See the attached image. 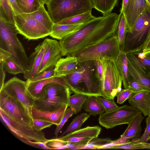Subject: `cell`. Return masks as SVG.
<instances>
[{"label": "cell", "mask_w": 150, "mask_h": 150, "mask_svg": "<svg viewBox=\"0 0 150 150\" xmlns=\"http://www.w3.org/2000/svg\"><path fill=\"white\" fill-rule=\"evenodd\" d=\"M119 15L115 13L96 18L73 34L59 42L62 56L71 55L79 49L100 42L114 35Z\"/></svg>", "instance_id": "obj_1"}, {"label": "cell", "mask_w": 150, "mask_h": 150, "mask_svg": "<svg viewBox=\"0 0 150 150\" xmlns=\"http://www.w3.org/2000/svg\"><path fill=\"white\" fill-rule=\"evenodd\" d=\"M64 78L67 86L74 93L103 97L102 82L98 77L95 60L79 62L76 71Z\"/></svg>", "instance_id": "obj_2"}, {"label": "cell", "mask_w": 150, "mask_h": 150, "mask_svg": "<svg viewBox=\"0 0 150 150\" xmlns=\"http://www.w3.org/2000/svg\"><path fill=\"white\" fill-rule=\"evenodd\" d=\"M18 33L19 32L15 25L6 24L0 20V49L10 53V57L25 73L28 69L29 58L17 38Z\"/></svg>", "instance_id": "obj_3"}, {"label": "cell", "mask_w": 150, "mask_h": 150, "mask_svg": "<svg viewBox=\"0 0 150 150\" xmlns=\"http://www.w3.org/2000/svg\"><path fill=\"white\" fill-rule=\"evenodd\" d=\"M71 91L65 84L54 82L48 83L43 87L41 97L33 101V107L47 111L55 110L63 105H68Z\"/></svg>", "instance_id": "obj_4"}, {"label": "cell", "mask_w": 150, "mask_h": 150, "mask_svg": "<svg viewBox=\"0 0 150 150\" xmlns=\"http://www.w3.org/2000/svg\"><path fill=\"white\" fill-rule=\"evenodd\" d=\"M46 5L47 12L54 23L91 11L93 8L91 0H49Z\"/></svg>", "instance_id": "obj_5"}, {"label": "cell", "mask_w": 150, "mask_h": 150, "mask_svg": "<svg viewBox=\"0 0 150 150\" xmlns=\"http://www.w3.org/2000/svg\"><path fill=\"white\" fill-rule=\"evenodd\" d=\"M120 51L118 38L114 34L98 43L82 48L71 55L76 57L79 62L96 60L105 56L116 60Z\"/></svg>", "instance_id": "obj_6"}, {"label": "cell", "mask_w": 150, "mask_h": 150, "mask_svg": "<svg viewBox=\"0 0 150 150\" xmlns=\"http://www.w3.org/2000/svg\"><path fill=\"white\" fill-rule=\"evenodd\" d=\"M150 29V7L146 8L127 32L124 51L127 54L140 52Z\"/></svg>", "instance_id": "obj_7"}, {"label": "cell", "mask_w": 150, "mask_h": 150, "mask_svg": "<svg viewBox=\"0 0 150 150\" xmlns=\"http://www.w3.org/2000/svg\"><path fill=\"white\" fill-rule=\"evenodd\" d=\"M101 59L103 67L102 81L103 97L113 99L122 89V78L115 59L106 56Z\"/></svg>", "instance_id": "obj_8"}, {"label": "cell", "mask_w": 150, "mask_h": 150, "mask_svg": "<svg viewBox=\"0 0 150 150\" xmlns=\"http://www.w3.org/2000/svg\"><path fill=\"white\" fill-rule=\"evenodd\" d=\"M15 26L19 33L28 40H35L45 37L51 32L35 19L30 13L15 15Z\"/></svg>", "instance_id": "obj_9"}, {"label": "cell", "mask_w": 150, "mask_h": 150, "mask_svg": "<svg viewBox=\"0 0 150 150\" xmlns=\"http://www.w3.org/2000/svg\"><path fill=\"white\" fill-rule=\"evenodd\" d=\"M1 118L8 127L20 140L28 145L30 141L45 142L46 139L43 132L38 131L32 126L16 121L0 110Z\"/></svg>", "instance_id": "obj_10"}, {"label": "cell", "mask_w": 150, "mask_h": 150, "mask_svg": "<svg viewBox=\"0 0 150 150\" xmlns=\"http://www.w3.org/2000/svg\"><path fill=\"white\" fill-rule=\"evenodd\" d=\"M0 110L13 120L32 126V117L24 106L2 90H0Z\"/></svg>", "instance_id": "obj_11"}, {"label": "cell", "mask_w": 150, "mask_h": 150, "mask_svg": "<svg viewBox=\"0 0 150 150\" xmlns=\"http://www.w3.org/2000/svg\"><path fill=\"white\" fill-rule=\"evenodd\" d=\"M142 113L139 109L125 105L113 111L104 112L100 115V124L107 129L112 128L120 125L128 124L137 115Z\"/></svg>", "instance_id": "obj_12"}, {"label": "cell", "mask_w": 150, "mask_h": 150, "mask_svg": "<svg viewBox=\"0 0 150 150\" xmlns=\"http://www.w3.org/2000/svg\"><path fill=\"white\" fill-rule=\"evenodd\" d=\"M101 130V128L98 126H88L70 132L58 138L68 143L66 149H83L92 140L98 137Z\"/></svg>", "instance_id": "obj_13"}, {"label": "cell", "mask_w": 150, "mask_h": 150, "mask_svg": "<svg viewBox=\"0 0 150 150\" xmlns=\"http://www.w3.org/2000/svg\"><path fill=\"white\" fill-rule=\"evenodd\" d=\"M1 90L18 100L31 115L33 100L27 93L26 81L13 77L5 83Z\"/></svg>", "instance_id": "obj_14"}, {"label": "cell", "mask_w": 150, "mask_h": 150, "mask_svg": "<svg viewBox=\"0 0 150 150\" xmlns=\"http://www.w3.org/2000/svg\"><path fill=\"white\" fill-rule=\"evenodd\" d=\"M47 39V43L38 74L50 68H54L62 54L59 42L55 40Z\"/></svg>", "instance_id": "obj_15"}, {"label": "cell", "mask_w": 150, "mask_h": 150, "mask_svg": "<svg viewBox=\"0 0 150 150\" xmlns=\"http://www.w3.org/2000/svg\"><path fill=\"white\" fill-rule=\"evenodd\" d=\"M47 43L46 38L35 48L34 51L30 55L28 58V69L24 74L25 79L31 81L38 74Z\"/></svg>", "instance_id": "obj_16"}, {"label": "cell", "mask_w": 150, "mask_h": 150, "mask_svg": "<svg viewBox=\"0 0 150 150\" xmlns=\"http://www.w3.org/2000/svg\"><path fill=\"white\" fill-rule=\"evenodd\" d=\"M149 6L147 0H129L125 9L122 11L126 21L127 32L130 30L138 18Z\"/></svg>", "instance_id": "obj_17"}, {"label": "cell", "mask_w": 150, "mask_h": 150, "mask_svg": "<svg viewBox=\"0 0 150 150\" xmlns=\"http://www.w3.org/2000/svg\"><path fill=\"white\" fill-rule=\"evenodd\" d=\"M26 82L27 93L33 101L41 97L43 87L48 83L53 82H58L65 84L67 86L64 76H55L48 79L35 81L27 80Z\"/></svg>", "instance_id": "obj_18"}, {"label": "cell", "mask_w": 150, "mask_h": 150, "mask_svg": "<svg viewBox=\"0 0 150 150\" xmlns=\"http://www.w3.org/2000/svg\"><path fill=\"white\" fill-rule=\"evenodd\" d=\"M68 106L63 105L53 111H42L32 107L31 115L32 118L52 123L57 126L59 125Z\"/></svg>", "instance_id": "obj_19"}, {"label": "cell", "mask_w": 150, "mask_h": 150, "mask_svg": "<svg viewBox=\"0 0 150 150\" xmlns=\"http://www.w3.org/2000/svg\"><path fill=\"white\" fill-rule=\"evenodd\" d=\"M79 62L73 55L61 58L54 67L56 76H65L75 72L77 69Z\"/></svg>", "instance_id": "obj_20"}, {"label": "cell", "mask_w": 150, "mask_h": 150, "mask_svg": "<svg viewBox=\"0 0 150 150\" xmlns=\"http://www.w3.org/2000/svg\"><path fill=\"white\" fill-rule=\"evenodd\" d=\"M131 106L140 110L144 116L150 110V92L143 91L134 93L128 100Z\"/></svg>", "instance_id": "obj_21"}, {"label": "cell", "mask_w": 150, "mask_h": 150, "mask_svg": "<svg viewBox=\"0 0 150 150\" xmlns=\"http://www.w3.org/2000/svg\"><path fill=\"white\" fill-rule=\"evenodd\" d=\"M144 119L142 113L136 115L128 124L127 127L120 137L126 143L129 141L131 139H139L142 130L141 123Z\"/></svg>", "instance_id": "obj_22"}, {"label": "cell", "mask_w": 150, "mask_h": 150, "mask_svg": "<svg viewBox=\"0 0 150 150\" xmlns=\"http://www.w3.org/2000/svg\"><path fill=\"white\" fill-rule=\"evenodd\" d=\"M85 24L60 25L55 23L50 35L53 38L59 40L73 34Z\"/></svg>", "instance_id": "obj_23"}, {"label": "cell", "mask_w": 150, "mask_h": 150, "mask_svg": "<svg viewBox=\"0 0 150 150\" xmlns=\"http://www.w3.org/2000/svg\"><path fill=\"white\" fill-rule=\"evenodd\" d=\"M128 61L138 71L148 76L150 73V59L145 57L143 59L138 57L134 53L127 54Z\"/></svg>", "instance_id": "obj_24"}, {"label": "cell", "mask_w": 150, "mask_h": 150, "mask_svg": "<svg viewBox=\"0 0 150 150\" xmlns=\"http://www.w3.org/2000/svg\"><path fill=\"white\" fill-rule=\"evenodd\" d=\"M115 62L122 78L124 88H127L129 86L128 63L127 53L124 51H120Z\"/></svg>", "instance_id": "obj_25"}, {"label": "cell", "mask_w": 150, "mask_h": 150, "mask_svg": "<svg viewBox=\"0 0 150 150\" xmlns=\"http://www.w3.org/2000/svg\"><path fill=\"white\" fill-rule=\"evenodd\" d=\"M83 108L90 115L94 116L100 115L105 111L104 108L98 100L97 97L95 96H87Z\"/></svg>", "instance_id": "obj_26"}, {"label": "cell", "mask_w": 150, "mask_h": 150, "mask_svg": "<svg viewBox=\"0 0 150 150\" xmlns=\"http://www.w3.org/2000/svg\"><path fill=\"white\" fill-rule=\"evenodd\" d=\"M127 27L123 12L120 11L115 34L117 37L120 51H124Z\"/></svg>", "instance_id": "obj_27"}, {"label": "cell", "mask_w": 150, "mask_h": 150, "mask_svg": "<svg viewBox=\"0 0 150 150\" xmlns=\"http://www.w3.org/2000/svg\"><path fill=\"white\" fill-rule=\"evenodd\" d=\"M30 13L35 19L51 32L54 23L46 11L44 5H41L37 10Z\"/></svg>", "instance_id": "obj_28"}, {"label": "cell", "mask_w": 150, "mask_h": 150, "mask_svg": "<svg viewBox=\"0 0 150 150\" xmlns=\"http://www.w3.org/2000/svg\"><path fill=\"white\" fill-rule=\"evenodd\" d=\"M93 8L101 12L103 16L111 13L118 0H91Z\"/></svg>", "instance_id": "obj_29"}, {"label": "cell", "mask_w": 150, "mask_h": 150, "mask_svg": "<svg viewBox=\"0 0 150 150\" xmlns=\"http://www.w3.org/2000/svg\"><path fill=\"white\" fill-rule=\"evenodd\" d=\"M128 74L129 78L138 81L146 89L150 92V77L142 74L137 70L128 61Z\"/></svg>", "instance_id": "obj_30"}, {"label": "cell", "mask_w": 150, "mask_h": 150, "mask_svg": "<svg viewBox=\"0 0 150 150\" xmlns=\"http://www.w3.org/2000/svg\"><path fill=\"white\" fill-rule=\"evenodd\" d=\"M91 11L64 19L58 23L60 25L76 24L86 23L96 17L91 13Z\"/></svg>", "instance_id": "obj_31"}, {"label": "cell", "mask_w": 150, "mask_h": 150, "mask_svg": "<svg viewBox=\"0 0 150 150\" xmlns=\"http://www.w3.org/2000/svg\"><path fill=\"white\" fill-rule=\"evenodd\" d=\"M87 96L77 93L70 96L68 105L74 111L75 114L81 111Z\"/></svg>", "instance_id": "obj_32"}, {"label": "cell", "mask_w": 150, "mask_h": 150, "mask_svg": "<svg viewBox=\"0 0 150 150\" xmlns=\"http://www.w3.org/2000/svg\"><path fill=\"white\" fill-rule=\"evenodd\" d=\"M90 115L87 113H82L77 115L72 120L65 131L61 137L67 133L80 129L82 125L90 117Z\"/></svg>", "instance_id": "obj_33"}, {"label": "cell", "mask_w": 150, "mask_h": 150, "mask_svg": "<svg viewBox=\"0 0 150 150\" xmlns=\"http://www.w3.org/2000/svg\"><path fill=\"white\" fill-rule=\"evenodd\" d=\"M20 8L25 13H30L37 10L41 6L38 0H16Z\"/></svg>", "instance_id": "obj_34"}, {"label": "cell", "mask_w": 150, "mask_h": 150, "mask_svg": "<svg viewBox=\"0 0 150 150\" xmlns=\"http://www.w3.org/2000/svg\"><path fill=\"white\" fill-rule=\"evenodd\" d=\"M4 68L6 71L13 75L25 73L23 69L10 57L5 62Z\"/></svg>", "instance_id": "obj_35"}, {"label": "cell", "mask_w": 150, "mask_h": 150, "mask_svg": "<svg viewBox=\"0 0 150 150\" xmlns=\"http://www.w3.org/2000/svg\"><path fill=\"white\" fill-rule=\"evenodd\" d=\"M11 57V54L3 50L0 49V89L3 86L5 83V76L4 64L6 60Z\"/></svg>", "instance_id": "obj_36"}, {"label": "cell", "mask_w": 150, "mask_h": 150, "mask_svg": "<svg viewBox=\"0 0 150 150\" xmlns=\"http://www.w3.org/2000/svg\"><path fill=\"white\" fill-rule=\"evenodd\" d=\"M97 99L104 109L106 112L113 111L120 107L116 104L114 99H108L102 96H97Z\"/></svg>", "instance_id": "obj_37"}, {"label": "cell", "mask_w": 150, "mask_h": 150, "mask_svg": "<svg viewBox=\"0 0 150 150\" xmlns=\"http://www.w3.org/2000/svg\"><path fill=\"white\" fill-rule=\"evenodd\" d=\"M110 138H95L92 140L83 149H99L104 145L109 144L113 141Z\"/></svg>", "instance_id": "obj_38"}, {"label": "cell", "mask_w": 150, "mask_h": 150, "mask_svg": "<svg viewBox=\"0 0 150 150\" xmlns=\"http://www.w3.org/2000/svg\"><path fill=\"white\" fill-rule=\"evenodd\" d=\"M74 113H75L74 111L70 107L67 108L60 123L59 125L57 126V127L55 130L54 133L56 137H57L59 133L66 122Z\"/></svg>", "instance_id": "obj_39"}, {"label": "cell", "mask_w": 150, "mask_h": 150, "mask_svg": "<svg viewBox=\"0 0 150 150\" xmlns=\"http://www.w3.org/2000/svg\"><path fill=\"white\" fill-rule=\"evenodd\" d=\"M45 142L48 146L52 149H61L63 147L66 146L68 143L58 138L47 139Z\"/></svg>", "instance_id": "obj_40"}, {"label": "cell", "mask_w": 150, "mask_h": 150, "mask_svg": "<svg viewBox=\"0 0 150 150\" xmlns=\"http://www.w3.org/2000/svg\"><path fill=\"white\" fill-rule=\"evenodd\" d=\"M133 93V91L129 88L122 89L117 96V103L120 104H122L129 99Z\"/></svg>", "instance_id": "obj_41"}, {"label": "cell", "mask_w": 150, "mask_h": 150, "mask_svg": "<svg viewBox=\"0 0 150 150\" xmlns=\"http://www.w3.org/2000/svg\"><path fill=\"white\" fill-rule=\"evenodd\" d=\"M54 68H50L38 74L31 81H35L48 79L56 76Z\"/></svg>", "instance_id": "obj_42"}, {"label": "cell", "mask_w": 150, "mask_h": 150, "mask_svg": "<svg viewBox=\"0 0 150 150\" xmlns=\"http://www.w3.org/2000/svg\"><path fill=\"white\" fill-rule=\"evenodd\" d=\"M134 93L143 91H147L143 86L137 80L132 78H129L128 87Z\"/></svg>", "instance_id": "obj_43"}, {"label": "cell", "mask_w": 150, "mask_h": 150, "mask_svg": "<svg viewBox=\"0 0 150 150\" xmlns=\"http://www.w3.org/2000/svg\"><path fill=\"white\" fill-rule=\"evenodd\" d=\"M33 118L32 127L36 130L41 131L43 129L49 127L53 124L51 123Z\"/></svg>", "instance_id": "obj_44"}, {"label": "cell", "mask_w": 150, "mask_h": 150, "mask_svg": "<svg viewBox=\"0 0 150 150\" xmlns=\"http://www.w3.org/2000/svg\"><path fill=\"white\" fill-rule=\"evenodd\" d=\"M146 127L142 135L139 139V141L148 142V139L150 134V115H148L146 120Z\"/></svg>", "instance_id": "obj_45"}, {"label": "cell", "mask_w": 150, "mask_h": 150, "mask_svg": "<svg viewBox=\"0 0 150 150\" xmlns=\"http://www.w3.org/2000/svg\"><path fill=\"white\" fill-rule=\"evenodd\" d=\"M95 61L98 77L102 82L103 75V67L101 58Z\"/></svg>", "instance_id": "obj_46"}, {"label": "cell", "mask_w": 150, "mask_h": 150, "mask_svg": "<svg viewBox=\"0 0 150 150\" xmlns=\"http://www.w3.org/2000/svg\"><path fill=\"white\" fill-rule=\"evenodd\" d=\"M31 146L33 147L45 149H52L48 146L45 142H35L31 141Z\"/></svg>", "instance_id": "obj_47"}, {"label": "cell", "mask_w": 150, "mask_h": 150, "mask_svg": "<svg viewBox=\"0 0 150 150\" xmlns=\"http://www.w3.org/2000/svg\"><path fill=\"white\" fill-rule=\"evenodd\" d=\"M9 1L15 15L24 13L18 6L16 0H9Z\"/></svg>", "instance_id": "obj_48"}, {"label": "cell", "mask_w": 150, "mask_h": 150, "mask_svg": "<svg viewBox=\"0 0 150 150\" xmlns=\"http://www.w3.org/2000/svg\"><path fill=\"white\" fill-rule=\"evenodd\" d=\"M148 2L150 7V0H147ZM150 41V29L148 34L147 37L145 41L142 46L141 49L142 50H143L146 47V45Z\"/></svg>", "instance_id": "obj_49"}, {"label": "cell", "mask_w": 150, "mask_h": 150, "mask_svg": "<svg viewBox=\"0 0 150 150\" xmlns=\"http://www.w3.org/2000/svg\"><path fill=\"white\" fill-rule=\"evenodd\" d=\"M129 0H122V7L120 11H123L126 8Z\"/></svg>", "instance_id": "obj_50"}, {"label": "cell", "mask_w": 150, "mask_h": 150, "mask_svg": "<svg viewBox=\"0 0 150 150\" xmlns=\"http://www.w3.org/2000/svg\"><path fill=\"white\" fill-rule=\"evenodd\" d=\"M150 52V41L146 45V47L142 50V52L145 54Z\"/></svg>", "instance_id": "obj_51"}, {"label": "cell", "mask_w": 150, "mask_h": 150, "mask_svg": "<svg viewBox=\"0 0 150 150\" xmlns=\"http://www.w3.org/2000/svg\"><path fill=\"white\" fill-rule=\"evenodd\" d=\"M41 5H43L47 3L49 0H38Z\"/></svg>", "instance_id": "obj_52"}, {"label": "cell", "mask_w": 150, "mask_h": 150, "mask_svg": "<svg viewBox=\"0 0 150 150\" xmlns=\"http://www.w3.org/2000/svg\"><path fill=\"white\" fill-rule=\"evenodd\" d=\"M145 55L146 57L150 59V52L146 54ZM148 76L150 77V73L149 74Z\"/></svg>", "instance_id": "obj_53"}, {"label": "cell", "mask_w": 150, "mask_h": 150, "mask_svg": "<svg viewBox=\"0 0 150 150\" xmlns=\"http://www.w3.org/2000/svg\"><path fill=\"white\" fill-rule=\"evenodd\" d=\"M148 141L150 140V135L149 137L148 138Z\"/></svg>", "instance_id": "obj_54"}, {"label": "cell", "mask_w": 150, "mask_h": 150, "mask_svg": "<svg viewBox=\"0 0 150 150\" xmlns=\"http://www.w3.org/2000/svg\"><path fill=\"white\" fill-rule=\"evenodd\" d=\"M149 115H150V111H149Z\"/></svg>", "instance_id": "obj_55"}]
</instances>
